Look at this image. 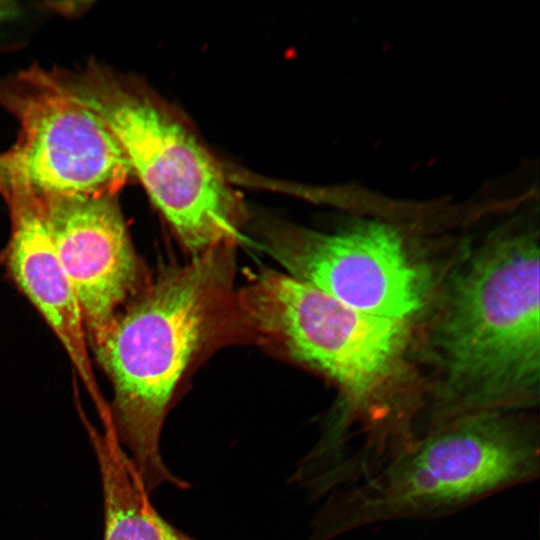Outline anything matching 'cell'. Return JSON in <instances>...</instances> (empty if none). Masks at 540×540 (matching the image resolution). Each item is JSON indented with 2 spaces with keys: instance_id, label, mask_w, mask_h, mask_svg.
Returning a JSON list of instances; mask_svg holds the SVG:
<instances>
[{
  "instance_id": "6da1fadb",
  "label": "cell",
  "mask_w": 540,
  "mask_h": 540,
  "mask_svg": "<svg viewBox=\"0 0 540 540\" xmlns=\"http://www.w3.org/2000/svg\"><path fill=\"white\" fill-rule=\"evenodd\" d=\"M233 245L165 268L117 314L93 347L109 376L115 434L149 492L187 489L160 453L163 424L183 375L198 354L231 329L249 325L233 290Z\"/></svg>"
},
{
  "instance_id": "7a4b0ae2",
  "label": "cell",
  "mask_w": 540,
  "mask_h": 540,
  "mask_svg": "<svg viewBox=\"0 0 540 540\" xmlns=\"http://www.w3.org/2000/svg\"><path fill=\"white\" fill-rule=\"evenodd\" d=\"M237 296L254 334L337 385L341 401L315 447L320 454L342 457L354 423L363 434L356 452L363 463L382 462L414 439L412 417L388 391L407 345L405 321L363 313L272 270L254 274Z\"/></svg>"
},
{
  "instance_id": "3957f363",
  "label": "cell",
  "mask_w": 540,
  "mask_h": 540,
  "mask_svg": "<svg viewBox=\"0 0 540 540\" xmlns=\"http://www.w3.org/2000/svg\"><path fill=\"white\" fill-rule=\"evenodd\" d=\"M539 257L530 234L497 237L451 281L433 332L442 380L427 429L538 402Z\"/></svg>"
},
{
  "instance_id": "277c9868",
  "label": "cell",
  "mask_w": 540,
  "mask_h": 540,
  "mask_svg": "<svg viewBox=\"0 0 540 540\" xmlns=\"http://www.w3.org/2000/svg\"><path fill=\"white\" fill-rule=\"evenodd\" d=\"M538 422L516 412H483L421 433L409 448L331 500L318 540L401 519L437 518L540 472Z\"/></svg>"
},
{
  "instance_id": "5b68a950",
  "label": "cell",
  "mask_w": 540,
  "mask_h": 540,
  "mask_svg": "<svg viewBox=\"0 0 540 540\" xmlns=\"http://www.w3.org/2000/svg\"><path fill=\"white\" fill-rule=\"evenodd\" d=\"M54 73L108 126L192 258L234 245L243 205L213 157L179 120L145 90L95 62Z\"/></svg>"
},
{
  "instance_id": "8992f818",
  "label": "cell",
  "mask_w": 540,
  "mask_h": 540,
  "mask_svg": "<svg viewBox=\"0 0 540 540\" xmlns=\"http://www.w3.org/2000/svg\"><path fill=\"white\" fill-rule=\"evenodd\" d=\"M0 106L19 124L0 156V181L56 195H115L133 174L104 121L53 71L37 66L0 80Z\"/></svg>"
},
{
  "instance_id": "52a82bcc",
  "label": "cell",
  "mask_w": 540,
  "mask_h": 540,
  "mask_svg": "<svg viewBox=\"0 0 540 540\" xmlns=\"http://www.w3.org/2000/svg\"><path fill=\"white\" fill-rule=\"evenodd\" d=\"M262 245L288 275L363 313L407 322L423 305L421 275L387 224L334 233L276 225Z\"/></svg>"
},
{
  "instance_id": "ba28073f",
  "label": "cell",
  "mask_w": 540,
  "mask_h": 540,
  "mask_svg": "<svg viewBox=\"0 0 540 540\" xmlns=\"http://www.w3.org/2000/svg\"><path fill=\"white\" fill-rule=\"evenodd\" d=\"M36 191V190H35ZM52 240L94 347L135 296L142 268L115 195H56L38 192Z\"/></svg>"
},
{
  "instance_id": "9c48e42d",
  "label": "cell",
  "mask_w": 540,
  "mask_h": 540,
  "mask_svg": "<svg viewBox=\"0 0 540 540\" xmlns=\"http://www.w3.org/2000/svg\"><path fill=\"white\" fill-rule=\"evenodd\" d=\"M11 231L6 249L9 272L52 329L95 407L105 402L88 354V340L75 292L57 255L40 195L22 182L0 181Z\"/></svg>"
},
{
  "instance_id": "30bf717a",
  "label": "cell",
  "mask_w": 540,
  "mask_h": 540,
  "mask_svg": "<svg viewBox=\"0 0 540 540\" xmlns=\"http://www.w3.org/2000/svg\"><path fill=\"white\" fill-rule=\"evenodd\" d=\"M102 430L85 422L101 476L104 500L103 540H196L163 519L149 491L120 444L108 414Z\"/></svg>"
},
{
  "instance_id": "8fae6325",
  "label": "cell",
  "mask_w": 540,
  "mask_h": 540,
  "mask_svg": "<svg viewBox=\"0 0 540 540\" xmlns=\"http://www.w3.org/2000/svg\"><path fill=\"white\" fill-rule=\"evenodd\" d=\"M19 13V7L12 1H0V23L15 17Z\"/></svg>"
}]
</instances>
